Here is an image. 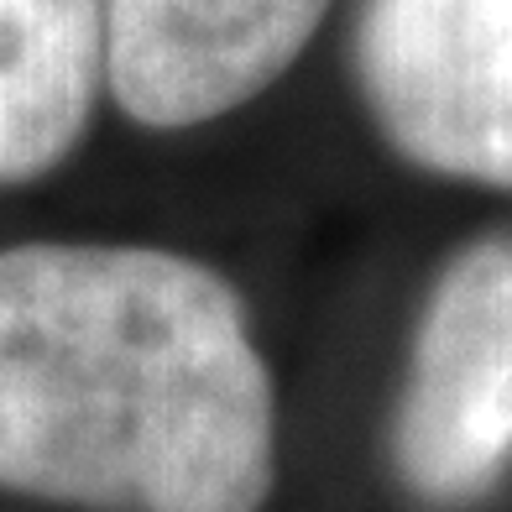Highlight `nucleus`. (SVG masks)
<instances>
[{
  "instance_id": "1",
  "label": "nucleus",
  "mask_w": 512,
  "mask_h": 512,
  "mask_svg": "<svg viewBox=\"0 0 512 512\" xmlns=\"http://www.w3.org/2000/svg\"><path fill=\"white\" fill-rule=\"evenodd\" d=\"M272 377L236 288L152 246L0 251V486L95 512H256Z\"/></svg>"
},
{
  "instance_id": "2",
  "label": "nucleus",
  "mask_w": 512,
  "mask_h": 512,
  "mask_svg": "<svg viewBox=\"0 0 512 512\" xmlns=\"http://www.w3.org/2000/svg\"><path fill=\"white\" fill-rule=\"evenodd\" d=\"M387 460L424 507L486 497L512 460V230L439 267L413 330Z\"/></svg>"
},
{
  "instance_id": "3",
  "label": "nucleus",
  "mask_w": 512,
  "mask_h": 512,
  "mask_svg": "<svg viewBox=\"0 0 512 512\" xmlns=\"http://www.w3.org/2000/svg\"><path fill=\"white\" fill-rule=\"evenodd\" d=\"M356 84L408 162L512 194V0H366Z\"/></svg>"
},
{
  "instance_id": "4",
  "label": "nucleus",
  "mask_w": 512,
  "mask_h": 512,
  "mask_svg": "<svg viewBox=\"0 0 512 512\" xmlns=\"http://www.w3.org/2000/svg\"><path fill=\"white\" fill-rule=\"evenodd\" d=\"M335 0H105V79L131 121L178 131L288 74Z\"/></svg>"
},
{
  "instance_id": "5",
  "label": "nucleus",
  "mask_w": 512,
  "mask_h": 512,
  "mask_svg": "<svg viewBox=\"0 0 512 512\" xmlns=\"http://www.w3.org/2000/svg\"><path fill=\"white\" fill-rule=\"evenodd\" d=\"M105 74L100 0H0V183L74 152Z\"/></svg>"
}]
</instances>
